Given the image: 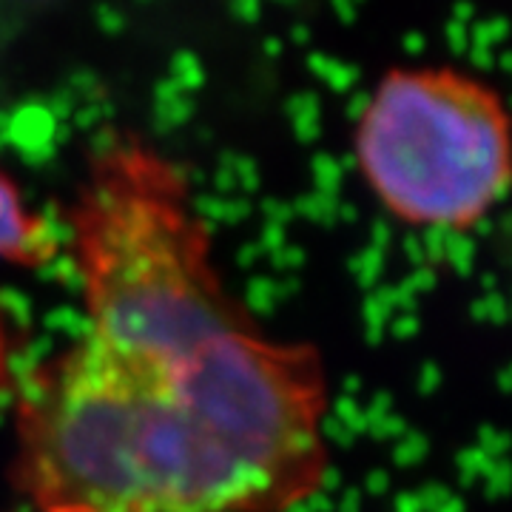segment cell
Returning <instances> with one entry per match:
<instances>
[{
  "label": "cell",
  "instance_id": "4",
  "mask_svg": "<svg viewBox=\"0 0 512 512\" xmlns=\"http://www.w3.org/2000/svg\"><path fill=\"white\" fill-rule=\"evenodd\" d=\"M49 248V225L26 205L18 183L0 165V265H40Z\"/></svg>",
  "mask_w": 512,
  "mask_h": 512
},
{
  "label": "cell",
  "instance_id": "3",
  "mask_svg": "<svg viewBox=\"0 0 512 512\" xmlns=\"http://www.w3.org/2000/svg\"><path fill=\"white\" fill-rule=\"evenodd\" d=\"M353 151L376 200L416 228H476L510 180L501 97L453 69L387 74L362 109Z\"/></svg>",
  "mask_w": 512,
  "mask_h": 512
},
{
  "label": "cell",
  "instance_id": "1",
  "mask_svg": "<svg viewBox=\"0 0 512 512\" xmlns=\"http://www.w3.org/2000/svg\"><path fill=\"white\" fill-rule=\"evenodd\" d=\"M319 353L248 325L191 362L140 365L77 336L15 410L37 512H291L328 476Z\"/></svg>",
  "mask_w": 512,
  "mask_h": 512
},
{
  "label": "cell",
  "instance_id": "2",
  "mask_svg": "<svg viewBox=\"0 0 512 512\" xmlns=\"http://www.w3.org/2000/svg\"><path fill=\"white\" fill-rule=\"evenodd\" d=\"M89 336L143 365H180L248 328L211 256L185 177L137 140L94 154L69 211Z\"/></svg>",
  "mask_w": 512,
  "mask_h": 512
}]
</instances>
